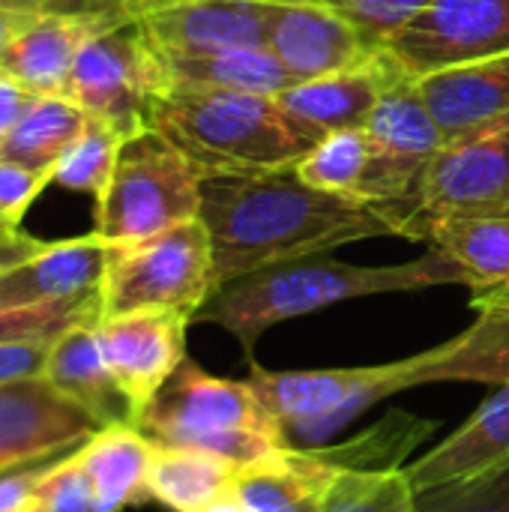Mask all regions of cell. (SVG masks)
Listing matches in <instances>:
<instances>
[{
	"instance_id": "6da1fadb",
	"label": "cell",
	"mask_w": 509,
	"mask_h": 512,
	"mask_svg": "<svg viewBox=\"0 0 509 512\" xmlns=\"http://www.w3.org/2000/svg\"><path fill=\"white\" fill-rule=\"evenodd\" d=\"M198 216L210 231L216 291L249 273L357 240L402 237L396 207L318 192L294 168L261 177H204Z\"/></svg>"
},
{
	"instance_id": "7a4b0ae2",
	"label": "cell",
	"mask_w": 509,
	"mask_h": 512,
	"mask_svg": "<svg viewBox=\"0 0 509 512\" xmlns=\"http://www.w3.org/2000/svg\"><path fill=\"white\" fill-rule=\"evenodd\" d=\"M480 318L450 342L423 354L363 369H309V372H264L252 363V387L282 420L288 441L321 447L372 405L402 390L477 381H509V288L471 297Z\"/></svg>"
},
{
	"instance_id": "3957f363",
	"label": "cell",
	"mask_w": 509,
	"mask_h": 512,
	"mask_svg": "<svg viewBox=\"0 0 509 512\" xmlns=\"http://www.w3.org/2000/svg\"><path fill=\"white\" fill-rule=\"evenodd\" d=\"M438 285H468V273L441 249H432L423 258L405 264H381V267L348 264V261L315 255V258L249 273L219 288L201 306L195 321L228 330L240 342L252 366L258 339L282 321L303 318L357 297L423 291Z\"/></svg>"
},
{
	"instance_id": "277c9868",
	"label": "cell",
	"mask_w": 509,
	"mask_h": 512,
	"mask_svg": "<svg viewBox=\"0 0 509 512\" xmlns=\"http://www.w3.org/2000/svg\"><path fill=\"white\" fill-rule=\"evenodd\" d=\"M150 129L168 138L201 177L291 171L321 141L276 96L228 90H168L150 111Z\"/></svg>"
},
{
	"instance_id": "5b68a950",
	"label": "cell",
	"mask_w": 509,
	"mask_h": 512,
	"mask_svg": "<svg viewBox=\"0 0 509 512\" xmlns=\"http://www.w3.org/2000/svg\"><path fill=\"white\" fill-rule=\"evenodd\" d=\"M135 426L156 444L204 450L240 468L288 447L282 420L252 381L213 378L192 360H183Z\"/></svg>"
},
{
	"instance_id": "8992f818",
	"label": "cell",
	"mask_w": 509,
	"mask_h": 512,
	"mask_svg": "<svg viewBox=\"0 0 509 512\" xmlns=\"http://www.w3.org/2000/svg\"><path fill=\"white\" fill-rule=\"evenodd\" d=\"M201 171L156 129L123 141L111 183L96 201V228L108 246L156 237L201 213Z\"/></svg>"
},
{
	"instance_id": "52a82bcc",
	"label": "cell",
	"mask_w": 509,
	"mask_h": 512,
	"mask_svg": "<svg viewBox=\"0 0 509 512\" xmlns=\"http://www.w3.org/2000/svg\"><path fill=\"white\" fill-rule=\"evenodd\" d=\"M213 294L210 231L195 216L156 237L111 246L102 282V318L168 309L195 321Z\"/></svg>"
},
{
	"instance_id": "ba28073f",
	"label": "cell",
	"mask_w": 509,
	"mask_h": 512,
	"mask_svg": "<svg viewBox=\"0 0 509 512\" xmlns=\"http://www.w3.org/2000/svg\"><path fill=\"white\" fill-rule=\"evenodd\" d=\"M168 90L159 48L135 21L117 15L81 48L60 96L72 99L87 117L132 138L150 129V111Z\"/></svg>"
},
{
	"instance_id": "9c48e42d",
	"label": "cell",
	"mask_w": 509,
	"mask_h": 512,
	"mask_svg": "<svg viewBox=\"0 0 509 512\" xmlns=\"http://www.w3.org/2000/svg\"><path fill=\"white\" fill-rule=\"evenodd\" d=\"M509 216V117L447 141L426 165L402 237L432 219Z\"/></svg>"
},
{
	"instance_id": "30bf717a",
	"label": "cell",
	"mask_w": 509,
	"mask_h": 512,
	"mask_svg": "<svg viewBox=\"0 0 509 512\" xmlns=\"http://www.w3.org/2000/svg\"><path fill=\"white\" fill-rule=\"evenodd\" d=\"M363 129L372 138L375 159L360 198L396 207L405 225V213L417 195L426 165L447 144L426 99L420 96L417 78L402 75L393 81L366 117Z\"/></svg>"
},
{
	"instance_id": "8fae6325",
	"label": "cell",
	"mask_w": 509,
	"mask_h": 512,
	"mask_svg": "<svg viewBox=\"0 0 509 512\" xmlns=\"http://www.w3.org/2000/svg\"><path fill=\"white\" fill-rule=\"evenodd\" d=\"M384 48L414 78L509 51V0H429Z\"/></svg>"
},
{
	"instance_id": "7c38bea8",
	"label": "cell",
	"mask_w": 509,
	"mask_h": 512,
	"mask_svg": "<svg viewBox=\"0 0 509 512\" xmlns=\"http://www.w3.org/2000/svg\"><path fill=\"white\" fill-rule=\"evenodd\" d=\"M96 432L99 423L45 375L0 384V474L54 462Z\"/></svg>"
},
{
	"instance_id": "4fadbf2b",
	"label": "cell",
	"mask_w": 509,
	"mask_h": 512,
	"mask_svg": "<svg viewBox=\"0 0 509 512\" xmlns=\"http://www.w3.org/2000/svg\"><path fill=\"white\" fill-rule=\"evenodd\" d=\"M192 318L168 309H144L96 324L99 348L111 378L129 399L135 423L186 360Z\"/></svg>"
},
{
	"instance_id": "5bb4252c",
	"label": "cell",
	"mask_w": 509,
	"mask_h": 512,
	"mask_svg": "<svg viewBox=\"0 0 509 512\" xmlns=\"http://www.w3.org/2000/svg\"><path fill=\"white\" fill-rule=\"evenodd\" d=\"M159 51L267 48L261 6L255 0H114Z\"/></svg>"
},
{
	"instance_id": "9a60e30c",
	"label": "cell",
	"mask_w": 509,
	"mask_h": 512,
	"mask_svg": "<svg viewBox=\"0 0 509 512\" xmlns=\"http://www.w3.org/2000/svg\"><path fill=\"white\" fill-rule=\"evenodd\" d=\"M255 3L261 6L267 48L294 75V81H312L354 69L378 51L351 24L327 12L270 0Z\"/></svg>"
},
{
	"instance_id": "2e32d148",
	"label": "cell",
	"mask_w": 509,
	"mask_h": 512,
	"mask_svg": "<svg viewBox=\"0 0 509 512\" xmlns=\"http://www.w3.org/2000/svg\"><path fill=\"white\" fill-rule=\"evenodd\" d=\"M117 6L90 9H51L36 12L0 57V66L21 84L42 96H60L81 48L102 33L114 18Z\"/></svg>"
},
{
	"instance_id": "e0dca14e",
	"label": "cell",
	"mask_w": 509,
	"mask_h": 512,
	"mask_svg": "<svg viewBox=\"0 0 509 512\" xmlns=\"http://www.w3.org/2000/svg\"><path fill=\"white\" fill-rule=\"evenodd\" d=\"M402 75H408L402 63L381 45L366 63L324 78L297 81L276 99L297 123L324 138L339 129L363 126L384 90Z\"/></svg>"
},
{
	"instance_id": "ac0fdd59",
	"label": "cell",
	"mask_w": 509,
	"mask_h": 512,
	"mask_svg": "<svg viewBox=\"0 0 509 512\" xmlns=\"http://www.w3.org/2000/svg\"><path fill=\"white\" fill-rule=\"evenodd\" d=\"M509 462V381L489 396L459 432L405 468L417 498L468 486Z\"/></svg>"
},
{
	"instance_id": "d6986e66",
	"label": "cell",
	"mask_w": 509,
	"mask_h": 512,
	"mask_svg": "<svg viewBox=\"0 0 509 512\" xmlns=\"http://www.w3.org/2000/svg\"><path fill=\"white\" fill-rule=\"evenodd\" d=\"M108 252L111 246L96 234L48 243L39 255L0 276V306L102 297Z\"/></svg>"
},
{
	"instance_id": "ffe728a7",
	"label": "cell",
	"mask_w": 509,
	"mask_h": 512,
	"mask_svg": "<svg viewBox=\"0 0 509 512\" xmlns=\"http://www.w3.org/2000/svg\"><path fill=\"white\" fill-rule=\"evenodd\" d=\"M417 87L444 138H462L509 117V51L423 75Z\"/></svg>"
},
{
	"instance_id": "44dd1931",
	"label": "cell",
	"mask_w": 509,
	"mask_h": 512,
	"mask_svg": "<svg viewBox=\"0 0 509 512\" xmlns=\"http://www.w3.org/2000/svg\"><path fill=\"white\" fill-rule=\"evenodd\" d=\"M42 375L51 381L57 393L72 399L81 411H87L99 423V429L117 423L135 426L132 405L120 393L102 357L96 324H81L57 336L48 348Z\"/></svg>"
},
{
	"instance_id": "7402d4cb",
	"label": "cell",
	"mask_w": 509,
	"mask_h": 512,
	"mask_svg": "<svg viewBox=\"0 0 509 512\" xmlns=\"http://www.w3.org/2000/svg\"><path fill=\"white\" fill-rule=\"evenodd\" d=\"M339 471L318 447H282L237 471L234 489L255 512H321Z\"/></svg>"
},
{
	"instance_id": "603a6c76",
	"label": "cell",
	"mask_w": 509,
	"mask_h": 512,
	"mask_svg": "<svg viewBox=\"0 0 509 512\" xmlns=\"http://www.w3.org/2000/svg\"><path fill=\"white\" fill-rule=\"evenodd\" d=\"M156 444L132 423L99 429L75 450L99 512H120L150 501V465Z\"/></svg>"
},
{
	"instance_id": "cb8c5ba5",
	"label": "cell",
	"mask_w": 509,
	"mask_h": 512,
	"mask_svg": "<svg viewBox=\"0 0 509 512\" xmlns=\"http://www.w3.org/2000/svg\"><path fill=\"white\" fill-rule=\"evenodd\" d=\"M171 90H228L279 96L294 75L270 48H228V51H159Z\"/></svg>"
},
{
	"instance_id": "d4e9b609",
	"label": "cell",
	"mask_w": 509,
	"mask_h": 512,
	"mask_svg": "<svg viewBox=\"0 0 509 512\" xmlns=\"http://www.w3.org/2000/svg\"><path fill=\"white\" fill-rule=\"evenodd\" d=\"M408 240L447 252L468 273L474 297L509 288V216L432 219L417 225Z\"/></svg>"
},
{
	"instance_id": "484cf974",
	"label": "cell",
	"mask_w": 509,
	"mask_h": 512,
	"mask_svg": "<svg viewBox=\"0 0 509 512\" xmlns=\"http://www.w3.org/2000/svg\"><path fill=\"white\" fill-rule=\"evenodd\" d=\"M237 471L240 465H234L231 459L204 450L156 444L147 480L150 501H159L174 512H195L201 504L234 486Z\"/></svg>"
},
{
	"instance_id": "4316f807",
	"label": "cell",
	"mask_w": 509,
	"mask_h": 512,
	"mask_svg": "<svg viewBox=\"0 0 509 512\" xmlns=\"http://www.w3.org/2000/svg\"><path fill=\"white\" fill-rule=\"evenodd\" d=\"M87 114L66 96H36L15 129L0 144V159L51 174L66 147L87 126Z\"/></svg>"
},
{
	"instance_id": "83f0119b",
	"label": "cell",
	"mask_w": 509,
	"mask_h": 512,
	"mask_svg": "<svg viewBox=\"0 0 509 512\" xmlns=\"http://www.w3.org/2000/svg\"><path fill=\"white\" fill-rule=\"evenodd\" d=\"M432 435H435L432 420H423L396 408L384 420L360 432L357 438L336 444V447L321 444L318 450L330 462V468H336L339 474L342 471H396Z\"/></svg>"
},
{
	"instance_id": "f1b7e54d",
	"label": "cell",
	"mask_w": 509,
	"mask_h": 512,
	"mask_svg": "<svg viewBox=\"0 0 509 512\" xmlns=\"http://www.w3.org/2000/svg\"><path fill=\"white\" fill-rule=\"evenodd\" d=\"M372 159H375V147H372L369 132L363 126H354V129H339V132L324 135L297 162L294 171L306 186L318 192L360 198Z\"/></svg>"
},
{
	"instance_id": "f546056e",
	"label": "cell",
	"mask_w": 509,
	"mask_h": 512,
	"mask_svg": "<svg viewBox=\"0 0 509 512\" xmlns=\"http://www.w3.org/2000/svg\"><path fill=\"white\" fill-rule=\"evenodd\" d=\"M123 141L126 138L117 129L90 117L81 135L66 147V153L51 168V183L69 192L93 195L99 201L111 183Z\"/></svg>"
},
{
	"instance_id": "4dcf8cb0",
	"label": "cell",
	"mask_w": 509,
	"mask_h": 512,
	"mask_svg": "<svg viewBox=\"0 0 509 512\" xmlns=\"http://www.w3.org/2000/svg\"><path fill=\"white\" fill-rule=\"evenodd\" d=\"M321 512H420V501L405 468L342 471Z\"/></svg>"
},
{
	"instance_id": "1f68e13d",
	"label": "cell",
	"mask_w": 509,
	"mask_h": 512,
	"mask_svg": "<svg viewBox=\"0 0 509 512\" xmlns=\"http://www.w3.org/2000/svg\"><path fill=\"white\" fill-rule=\"evenodd\" d=\"M99 321H102V297L0 306V345L54 342L72 327L99 324Z\"/></svg>"
},
{
	"instance_id": "d6a6232c",
	"label": "cell",
	"mask_w": 509,
	"mask_h": 512,
	"mask_svg": "<svg viewBox=\"0 0 509 512\" xmlns=\"http://www.w3.org/2000/svg\"><path fill=\"white\" fill-rule=\"evenodd\" d=\"M270 3H291V6L327 12L351 24L363 39L381 48L429 0H270Z\"/></svg>"
},
{
	"instance_id": "836d02e7",
	"label": "cell",
	"mask_w": 509,
	"mask_h": 512,
	"mask_svg": "<svg viewBox=\"0 0 509 512\" xmlns=\"http://www.w3.org/2000/svg\"><path fill=\"white\" fill-rule=\"evenodd\" d=\"M24 512H99L75 450L48 465Z\"/></svg>"
},
{
	"instance_id": "e575fe53",
	"label": "cell",
	"mask_w": 509,
	"mask_h": 512,
	"mask_svg": "<svg viewBox=\"0 0 509 512\" xmlns=\"http://www.w3.org/2000/svg\"><path fill=\"white\" fill-rule=\"evenodd\" d=\"M420 512H509V462L486 477L417 498Z\"/></svg>"
},
{
	"instance_id": "d590c367",
	"label": "cell",
	"mask_w": 509,
	"mask_h": 512,
	"mask_svg": "<svg viewBox=\"0 0 509 512\" xmlns=\"http://www.w3.org/2000/svg\"><path fill=\"white\" fill-rule=\"evenodd\" d=\"M48 183H51V174L0 159V219L21 225V216Z\"/></svg>"
},
{
	"instance_id": "8d00e7d4",
	"label": "cell",
	"mask_w": 509,
	"mask_h": 512,
	"mask_svg": "<svg viewBox=\"0 0 509 512\" xmlns=\"http://www.w3.org/2000/svg\"><path fill=\"white\" fill-rule=\"evenodd\" d=\"M51 342H27V345H0V384L42 375Z\"/></svg>"
},
{
	"instance_id": "74e56055",
	"label": "cell",
	"mask_w": 509,
	"mask_h": 512,
	"mask_svg": "<svg viewBox=\"0 0 509 512\" xmlns=\"http://www.w3.org/2000/svg\"><path fill=\"white\" fill-rule=\"evenodd\" d=\"M36 96L39 93H33L27 84H21L12 72L0 66V144L6 141V135L15 129V123L24 117Z\"/></svg>"
},
{
	"instance_id": "f35d334b",
	"label": "cell",
	"mask_w": 509,
	"mask_h": 512,
	"mask_svg": "<svg viewBox=\"0 0 509 512\" xmlns=\"http://www.w3.org/2000/svg\"><path fill=\"white\" fill-rule=\"evenodd\" d=\"M48 243L21 231L18 222H9V219H0V276L24 261H30L33 255H39Z\"/></svg>"
},
{
	"instance_id": "ab89813d",
	"label": "cell",
	"mask_w": 509,
	"mask_h": 512,
	"mask_svg": "<svg viewBox=\"0 0 509 512\" xmlns=\"http://www.w3.org/2000/svg\"><path fill=\"white\" fill-rule=\"evenodd\" d=\"M33 15H36L33 9H21V6H15V3H9V0H0V57H3V51L9 48V42L18 36V30H21Z\"/></svg>"
},
{
	"instance_id": "60d3db41",
	"label": "cell",
	"mask_w": 509,
	"mask_h": 512,
	"mask_svg": "<svg viewBox=\"0 0 509 512\" xmlns=\"http://www.w3.org/2000/svg\"><path fill=\"white\" fill-rule=\"evenodd\" d=\"M21 9L51 12V9H90V6H111L114 0H9Z\"/></svg>"
},
{
	"instance_id": "b9f144b4",
	"label": "cell",
	"mask_w": 509,
	"mask_h": 512,
	"mask_svg": "<svg viewBox=\"0 0 509 512\" xmlns=\"http://www.w3.org/2000/svg\"><path fill=\"white\" fill-rule=\"evenodd\" d=\"M195 512H255V510L240 498V492H237L234 486H228L225 492H219L216 498H210L207 504H201Z\"/></svg>"
}]
</instances>
